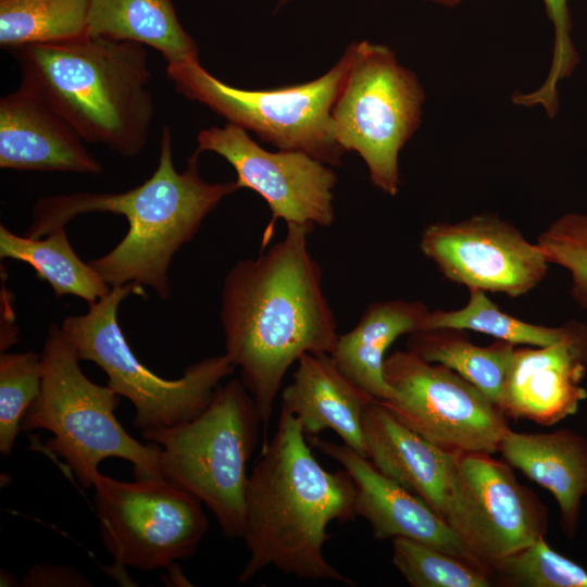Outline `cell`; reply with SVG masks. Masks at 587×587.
I'll use <instances>...</instances> for the list:
<instances>
[{
    "mask_svg": "<svg viewBox=\"0 0 587 587\" xmlns=\"http://www.w3.org/2000/svg\"><path fill=\"white\" fill-rule=\"evenodd\" d=\"M586 375L587 325L571 320L550 345L515 347L498 408L505 417L552 426L587 399Z\"/></svg>",
    "mask_w": 587,
    "mask_h": 587,
    "instance_id": "9a60e30c",
    "label": "cell"
},
{
    "mask_svg": "<svg viewBox=\"0 0 587 587\" xmlns=\"http://www.w3.org/2000/svg\"><path fill=\"white\" fill-rule=\"evenodd\" d=\"M489 576L503 587H587V570L553 550L545 537L494 563Z\"/></svg>",
    "mask_w": 587,
    "mask_h": 587,
    "instance_id": "83f0119b",
    "label": "cell"
},
{
    "mask_svg": "<svg viewBox=\"0 0 587 587\" xmlns=\"http://www.w3.org/2000/svg\"><path fill=\"white\" fill-rule=\"evenodd\" d=\"M39 395L25 412L21 430L47 429L46 447L63 458L83 488L93 486L98 465L107 458L133 464L136 479H165L162 449L142 445L117 422L121 396L108 385L92 383L61 326L51 324L41 351Z\"/></svg>",
    "mask_w": 587,
    "mask_h": 587,
    "instance_id": "5b68a950",
    "label": "cell"
},
{
    "mask_svg": "<svg viewBox=\"0 0 587 587\" xmlns=\"http://www.w3.org/2000/svg\"><path fill=\"white\" fill-rule=\"evenodd\" d=\"M223 157L235 170L238 188H248L267 203L273 221L328 227L335 218L337 176L327 164L295 150L267 151L243 128L226 123L197 135V149Z\"/></svg>",
    "mask_w": 587,
    "mask_h": 587,
    "instance_id": "5bb4252c",
    "label": "cell"
},
{
    "mask_svg": "<svg viewBox=\"0 0 587 587\" xmlns=\"http://www.w3.org/2000/svg\"><path fill=\"white\" fill-rule=\"evenodd\" d=\"M498 452L508 464L552 495L559 505L561 529L573 540L587 497V438L571 428L551 433H520L510 428Z\"/></svg>",
    "mask_w": 587,
    "mask_h": 587,
    "instance_id": "ffe728a7",
    "label": "cell"
},
{
    "mask_svg": "<svg viewBox=\"0 0 587 587\" xmlns=\"http://www.w3.org/2000/svg\"><path fill=\"white\" fill-rule=\"evenodd\" d=\"M24 587H90L92 584L76 569L65 565L36 564L28 569Z\"/></svg>",
    "mask_w": 587,
    "mask_h": 587,
    "instance_id": "1f68e13d",
    "label": "cell"
},
{
    "mask_svg": "<svg viewBox=\"0 0 587 587\" xmlns=\"http://www.w3.org/2000/svg\"><path fill=\"white\" fill-rule=\"evenodd\" d=\"M437 4L446 5V7H454L459 4L462 0H427Z\"/></svg>",
    "mask_w": 587,
    "mask_h": 587,
    "instance_id": "836d02e7",
    "label": "cell"
},
{
    "mask_svg": "<svg viewBox=\"0 0 587 587\" xmlns=\"http://www.w3.org/2000/svg\"><path fill=\"white\" fill-rule=\"evenodd\" d=\"M466 304L457 310H429L421 330L457 328L473 330L515 346H547L560 337L562 325L557 327L525 322L502 311L482 290H469Z\"/></svg>",
    "mask_w": 587,
    "mask_h": 587,
    "instance_id": "484cf974",
    "label": "cell"
},
{
    "mask_svg": "<svg viewBox=\"0 0 587 587\" xmlns=\"http://www.w3.org/2000/svg\"><path fill=\"white\" fill-rule=\"evenodd\" d=\"M282 392V409L295 416L307 439L334 430L342 444L366 455L363 414L374 400L337 366L330 354L305 353Z\"/></svg>",
    "mask_w": 587,
    "mask_h": 587,
    "instance_id": "d6986e66",
    "label": "cell"
},
{
    "mask_svg": "<svg viewBox=\"0 0 587 587\" xmlns=\"http://www.w3.org/2000/svg\"><path fill=\"white\" fill-rule=\"evenodd\" d=\"M87 36L153 48L167 64L199 60L198 46L172 0H90Z\"/></svg>",
    "mask_w": 587,
    "mask_h": 587,
    "instance_id": "7402d4cb",
    "label": "cell"
},
{
    "mask_svg": "<svg viewBox=\"0 0 587 587\" xmlns=\"http://www.w3.org/2000/svg\"><path fill=\"white\" fill-rule=\"evenodd\" d=\"M307 440L350 475L355 486V514L369 523L373 539L403 537L417 540L478 566L441 516L384 475L367 457L345 444H334L319 436Z\"/></svg>",
    "mask_w": 587,
    "mask_h": 587,
    "instance_id": "2e32d148",
    "label": "cell"
},
{
    "mask_svg": "<svg viewBox=\"0 0 587 587\" xmlns=\"http://www.w3.org/2000/svg\"><path fill=\"white\" fill-rule=\"evenodd\" d=\"M420 249L450 282L510 298L533 290L550 265L536 241L490 214L430 224L422 233Z\"/></svg>",
    "mask_w": 587,
    "mask_h": 587,
    "instance_id": "4fadbf2b",
    "label": "cell"
},
{
    "mask_svg": "<svg viewBox=\"0 0 587 587\" xmlns=\"http://www.w3.org/2000/svg\"><path fill=\"white\" fill-rule=\"evenodd\" d=\"M0 585L1 586H17L18 584H16V579L11 576V574H9L5 570H1V574H0Z\"/></svg>",
    "mask_w": 587,
    "mask_h": 587,
    "instance_id": "d6a6232c",
    "label": "cell"
},
{
    "mask_svg": "<svg viewBox=\"0 0 587 587\" xmlns=\"http://www.w3.org/2000/svg\"><path fill=\"white\" fill-rule=\"evenodd\" d=\"M11 53L20 84L40 96L86 142L126 158L143 150L155 111L146 46L85 36Z\"/></svg>",
    "mask_w": 587,
    "mask_h": 587,
    "instance_id": "277c9868",
    "label": "cell"
},
{
    "mask_svg": "<svg viewBox=\"0 0 587 587\" xmlns=\"http://www.w3.org/2000/svg\"><path fill=\"white\" fill-rule=\"evenodd\" d=\"M362 428L371 462L444 519L457 454L405 426L378 400L366 408Z\"/></svg>",
    "mask_w": 587,
    "mask_h": 587,
    "instance_id": "ac0fdd59",
    "label": "cell"
},
{
    "mask_svg": "<svg viewBox=\"0 0 587 587\" xmlns=\"http://www.w3.org/2000/svg\"><path fill=\"white\" fill-rule=\"evenodd\" d=\"M73 126L27 86L0 99V167L98 175L102 164Z\"/></svg>",
    "mask_w": 587,
    "mask_h": 587,
    "instance_id": "e0dca14e",
    "label": "cell"
},
{
    "mask_svg": "<svg viewBox=\"0 0 587 587\" xmlns=\"http://www.w3.org/2000/svg\"><path fill=\"white\" fill-rule=\"evenodd\" d=\"M199 154L178 172L173 162L172 134L164 126L157 168L141 185L124 192H74L39 198L23 234L41 238L89 212L123 215L128 230L107 254L88 264L111 287L134 284L152 288L159 298L171 295L168 270L174 254L197 235L203 220L236 182L208 183L199 173ZM143 289V288H142Z\"/></svg>",
    "mask_w": 587,
    "mask_h": 587,
    "instance_id": "3957f363",
    "label": "cell"
},
{
    "mask_svg": "<svg viewBox=\"0 0 587 587\" xmlns=\"http://www.w3.org/2000/svg\"><path fill=\"white\" fill-rule=\"evenodd\" d=\"M132 294L143 296L145 290L134 284L111 288L85 314L66 316L61 329L79 361L96 363L107 374V385L133 403L135 428L160 430L200 414L236 367L223 354L189 365L178 379L158 376L137 359L117 321L120 303Z\"/></svg>",
    "mask_w": 587,
    "mask_h": 587,
    "instance_id": "52a82bcc",
    "label": "cell"
},
{
    "mask_svg": "<svg viewBox=\"0 0 587 587\" xmlns=\"http://www.w3.org/2000/svg\"><path fill=\"white\" fill-rule=\"evenodd\" d=\"M384 375L396 396L379 402L423 438L454 454L498 452L507 417L461 375L408 349L385 359Z\"/></svg>",
    "mask_w": 587,
    "mask_h": 587,
    "instance_id": "8fae6325",
    "label": "cell"
},
{
    "mask_svg": "<svg viewBox=\"0 0 587 587\" xmlns=\"http://www.w3.org/2000/svg\"><path fill=\"white\" fill-rule=\"evenodd\" d=\"M515 347L503 340L478 346L463 329L457 328L417 330L410 334L407 341L409 351L454 371L497 407Z\"/></svg>",
    "mask_w": 587,
    "mask_h": 587,
    "instance_id": "cb8c5ba5",
    "label": "cell"
},
{
    "mask_svg": "<svg viewBox=\"0 0 587 587\" xmlns=\"http://www.w3.org/2000/svg\"><path fill=\"white\" fill-rule=\"evenodd\" d=\"M261 423L254 400L239 379L217 386L196 417L141 433L162 447L161 467L171 484L199 498L227 538H242L247 463Z\"/></svg>",
    "mask_w": 587,
    "mask_h": 587,
    "instance_id": "8992f818",
    "label": "cell"
},
{
    "mask_svg": "<svg viewBox=\"0 0 587 587\" xmlns=\"http://www.w3.org/2000/svg\"><path fill=\"white\" fill-rule=\"evenodd\" d=\"M0 258L29 264L58 298L71 295L91 304L111 290L88 262H83L75 253L65 227L41 238H29L0 225Z\"/></svg>",
    "mask_w": 587,
    "mask_h": 587,
    "instance_id": "603a6c76",
    "label": "cell"
},
{
    "mask_svg": "<svg viewBox=\"0 0 587 587\" xmlns=\"http://www.w3.org/2000/svg\"><path fill=\"white\" fill-rule=\"evenodd\" d=\"M392 563L413 587H490L489 574L475 564L417 540L397 537Z\"/></svg>",
    "mask_w": 587,
    "mask_h": 587,
    "instance_id": "4316f807",
    "label": "cell"
},
{
    "mask_svg": "<svg viewBox=\"0 0 587 587\" xmlns=\"http://www.w3.org/2000/svg\"><path fill=\"white\" fill-rule=\"evenodd\" d=\"M352 47L322 76L276 89L236 88L217 79L199 62L167 64L178 93L197 101L279 150L302 151L327 165H339L345 151L334 137L332 108L346 78Z\"/></svg>",
    "mask_w": 587,
    "mask_h": 587,
    "instance_id": "ba28073f",
    "label": "cell"
},
{
    "mask_svg": "<svg viewBox=\"0 0 587 587\" xmlns=\"http://www.w3.org/2000/svg\"><path fill=\"white\" fill-rule=\"evenodd\" d=\"M41 353L1 352L0 452L10 454L21 432L22 419L41 387Z\"/></svg>",
    "mask_w": 587,
    "mask_h": 587,
    "instance_id": "f1b7e54d",
    "label": "cell"
},
{
    "mask_svg": "<svg viewBox=\"0 0 587 587\" xmlns=\"http://www.w3.org/2000/svg\"><path fill=\"white\" fill-rule=\"evenodd\" d=\"M351 47V64L332 108L334 137L345 152L361 157L376 188L396 196L399 154L420 125L424 90L389 47L367 40Z\"/></svg>",
    "mask_w": 587,
    "mask_h": 587,
    "instance_id": "9c48e42d",
    "label": "cell"
},
{
    "mask_svg": "<svg viewBox=\"0 0 587 587\" xmlns=\"http://www.w3.org/2000/svg\"><path fill=\"white\" fill-rule=\"evenodd\" d=\"M546 13L553 25L554 42L550 68L538 89L515 93L512 101L522 107L540 105L549 117L558 111V85L569 77L578 63V55L571 37L572 22L569 0H542Z\"/></svg>",
    "mask_w": 587,
    "mask_h": 587,
    "instance_id": "4dcf8cb0",
    "label": "cell"
},
{
    "mask_svg": "<svg viewBox=\"0 0 587 587\" xmlns=\"http://www.w3.org/2000/svg\"><path fill=\"white\" fill-rule=\"evenodd\" d=\"M90 0H0V46L12 49L87 36Z\"/></svg>",
    "mask_w": 587,
    "mask_h": 587,
    "instance_id": "d4e9b609",
    "label": "cell"
},
{
    "mask_svg": "<svg viewBox=\"0 0 587 587\" xmlns=\"http://www.w3.org/2000/svg\"><path fill=\"white\" fill-rule=\"evenodd\" d=\"M313 228L287 224L283 239L238 260L223 282L225 354L240 369L264 432L288 369L305 353L332 354L339 337L308 247Z\"/></svg>",
    "mask_w": 587,
    "mask_h": 587,
    "instance_id": "6da1fadb",
    "label": "cell"
},
{
    "mask_svg": "<svg viewBox=\"0 0 587 587\" xmlns=\"http://www.w3.org/2000/svg\"><path fill=\"white\" fill-rule=\"evenodd\" d=\"M289 1H290V0H279V4H278V5H283V4H285V3L289 2Z\"/></svg>",
    "mask_w": 587,
    "mask_h": 587,
    "instance_id": "e575fe53",
    "label": "cell"
},
{
    "mask_svg": "<svg viewBox=\"0 0 587 587\" xmlns=\"http://www.w3.org/2000/svg\"><path fill=\"white\" fill-rule=\"evenodd\" d=\"M428 312L421 301L371 303L358 324L338 337L330 355L345 375L376 400L390 401L396 394L384 375L386 351L400 336L421 330Z\"/></svg>",
    "mask_w": 587,
    "mask_h": 587,
    "instance_id": "44dd1931",
    "label": "cell"
},
{
    "mask_svg": "<svg viewBox=\"0 0 587 587\" xmlns=\"http://www.w3.org/2000/svg\"><path fill=\"white\" fill-rule=\"evenodd\" d=\"M547 261L567 271L571 296L587 310V214L566 213L537 237Z\"/></svg>",
    "mask_w": 587,
    "mask_h": 587,
    "instance_id": "f546056e",
    "label": "cell"
},
{
    "mask_svg": "<svg viewBox=\"0 0 587 587\" xmlns=\"http://www.w3.org/2000/svg\"><path fill=\"white\" fill-rule=\"evenodd\" d=\"M93 502L114 566L152 571L195 554L208 532L202 501L166 479L121 482L98 474Z\"/></svg>",
    "mask_w": 587,
    "mask_h": 587,
    "instance_id": "30bf717a",
    "label": "cell"
},
{
    "mask_svg": "<svg viewBox=\"0 0 587 587\" xmlns=\"http://www.w3.org/2000/svg\"><path fill=\"white\" fill-rule=\"evenodd\" d=\"M445 521L489 574L497 561L548 533V509L512 466L485 452L458 453Z\"/></svg>",
    "mask_w": 587,
    "mask_h": 587,
    "instance_id": "7c38bea8",
    "label": "cell"
},
{
    "mask_svg": "<svg viewBox=\"0 0 587 587\" xmlns=\"http://www.w3.org/2000/svg\"><path fill=\"white\" fill-rule=\"evenodd\" d=\"M307 441L297 419L280 411L248 477L242 538L250 558L240 583L272 565L302 579L355 585L323 552L328 525L357 517L355 486L345 470H325Z\"/></svg>",
    "mask_w": 587,
    "mask_h": 587,
    "instance_id": "7a4b0ae2",
    "label": "cell"
}]
</instances>
